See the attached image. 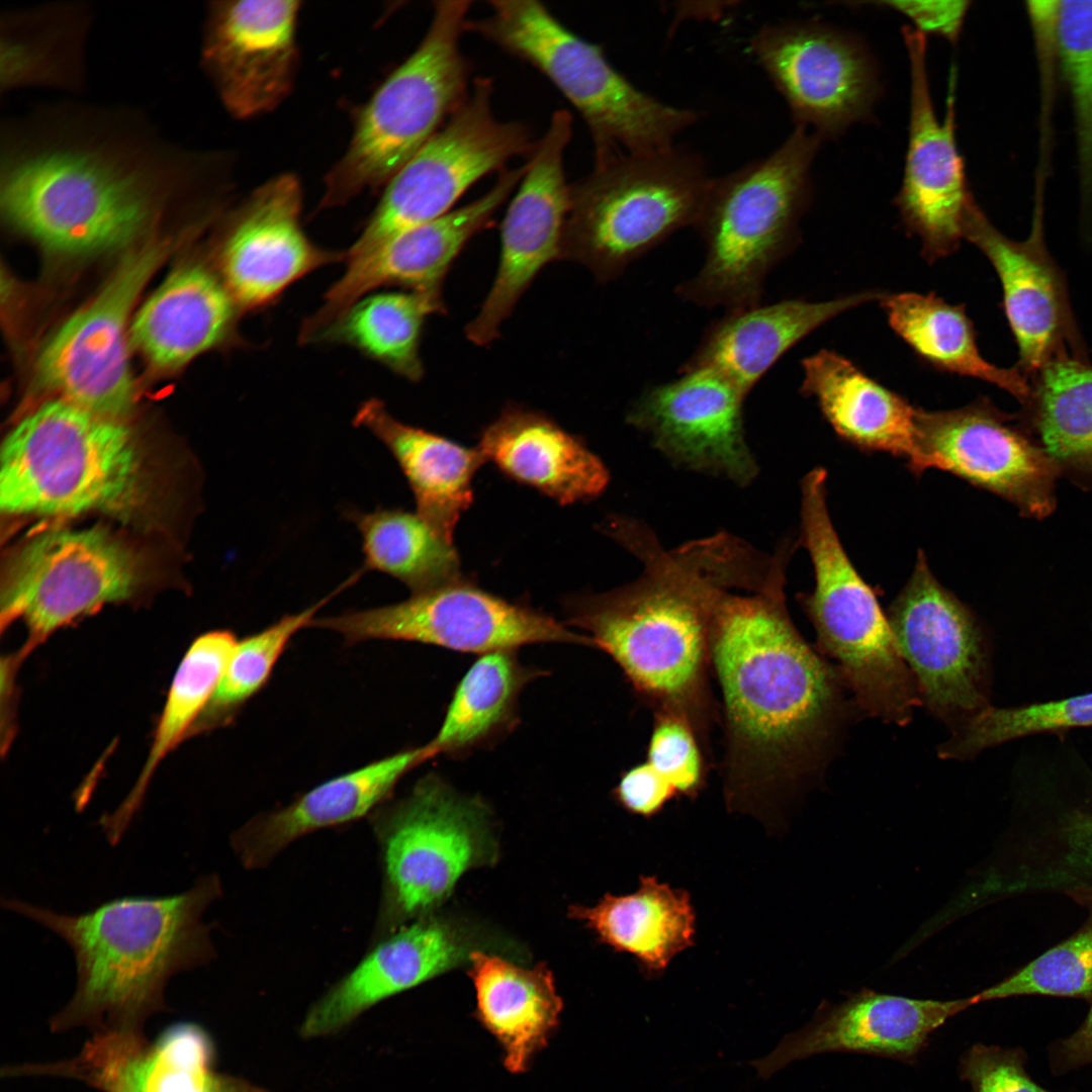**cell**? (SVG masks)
I'll return each mask as SVG.
<instances>
[{"mask_svg": "<svg viewBox=\"0 0 1092 1092\" xmlns=\"http://www.w3.org/2000/svg\"><path fill=\"white\" fill-rule=\"evenodd\" d=\"M1057 60L1070 93L1082 204L1092 206V1H1059Z\"/></svg>", "mask_w": 1092, "mask_h": 1092, "instance_id": "46", "label": "cell"}, {"mask_svg": "<svg viewBox=\"0 0 1092 1092\" xmlns=\"http://www.w3.org/2000/svg\"><path fill=\"white\" fill-rule=\"evenodd\" d=\"M541 674L524 665L517 650L479 655L456 686L442 724L429 741L435 755L461 757L509 734L519 720L522 691Z\"/></svg>", "mask_w": 1092, "mask_h": 1092, "instance_id": "40", "label": "cell"}, {"mask_svg": "<svg viewBox=\"0 0 1092 1092\" xmlns=\"http://www.w3.org/2000/svg\"><path fill=\"white\" fill-rule=\"evenodd\" d=\"M220 894L212 874L179 894L119 897L75 915L12 898H2L1 906L55 932L73 950L76 989L51 1018V1029L97 1032L143 1029L151 1015L167 1008L170 978L214 958L211 926L202 916Z\"/></svg>", "mask_w": 1092, "mask_h": 1092, "instance_id": "3", "label": "cell"}, {"mask_svg": "<svg viewBox=\"0 0 1092 1092\" xmlns=\"http://www.w3.org/2000/svg\"><path fill=\"white\" fill-rule=\"evenodd\" d=\"M1020 826L1008 871L991 882L1007 896L1061 893L1092 903V764L1057 755L1018 790Z\"/></svg>", "mask_w": 1092, "mask_h": 1092, "instance_id": "18", "label": "cell"}, {"mask_svg": "<svg viewBox=\"0 0 1092 1092\" xmlns=\"http://www.w3.org/2000/svg\"><path fill=\"white\" fill-rule=\"evenodd\" d=\"M145 582L139 554L101 528L54 529L10 560L1 587V631L25 623L18 665L53 633L103 605L131 600Z\"/></svg>", "mask_w": 1092, "mask_h": 1092, "instance_id": "11", "label": "cell"}, {"mask_svg": "<svg viewBox=\"0 0 1092 1092\" xmlns=\"http://www.w3.org/2000/svg\"><path fill=\"white\" fill-rule=\"evenodd\" d=\"M893 331L924 362L935 369L978 378L1028 402L1031 386L1018 368H1001L979 352L974 326L963 305L950 304L933 293L886 294L880 300Z\"/></svg>", "mask_w": 1092, "mask_h": 1092, "instance_id": "38", "label": "cell"}, {"mask_svg": "<svg viewBox=\"0 0 1092 1092\" xmlns=\"http://www.w3.org/2000/svg\"><path fill=\"white\" fill-rule=\"evenodd\" d=\"M569 916L601 943L633 957L646 980L661 978L679 953L695 945L697 914L690 893L656 876L641 875L632 893H608L590 907L572 906Z\"/></svg>", "mask_w": 1092, "mask_h": 1092, "instance_id": "36", "label": "cell"}, {"mask_svg": "<svg viewBox=\"0 0 1092 1092\" xmlns=\"http://www.w3.org/2000/svg\"><path fill=\"white\" fill-rule=\"evenodd\" d=\"M821 141L796 126L766 157L712 178L695 224L704 264L676 286L679 299L727 310L760 303L766 276L797 242Z\"/></svg>", "mask_w": 1092, "mask_h": 1092, "instance_id": "4", "label": "cell"}, {"mask_svg": "<svg viewBox=\"0 0 1092 1092\" xmlns=\"http://www.w3.org/2000/svg\"><path fill=\"white\" fill-rule=\"evenodd\" d=\"M603 528L641 562L642 573L568 600L567 625L613 659L640 703L685 718L713 759L711 733L720 724L711 680L714 608L726 589L757 587L767 555L727 532L668 550L640 520L614 517Z\"/></svg>", "mask_w": 1092, "mask_h": 1092, "instance_id": "2", "label": "cell"}, {"mask_svg": "<svg viewBox=\"0 0 1092 1092\" xmlns=\"http://www.w3.org/2000/svg\"><path fill=\"white\" fill-rule=\"evenodd\" d=\"M801 393L813 397L845 442L904 459L913 474L929 469L917 441V410L845 357L821 350L802 360Z\"/></svg>", "mask_w": 1092, "mask_h": 1092, "instance_id": "31", "label": "cell"}, {"mask_svg": "<svg viewBox=\"0 0 1092 1092\" xmlns=\"http://www.w3.org/2000/svg\"><path fill=\"white\" fill-rule=\"evenodd\" d=\"M445 309L440 296L374 291L354 302L313 343L348 346L396 375L419 381L424 375L420 348L426 320Z\"/></svg>", "mask_w": 1092, "mask_h": 1092, "instance_id": "41", "label": "cell"}, {"mask_svg": "<svg viewBox=\"0 0 1092 1092\" xmlns=\"http://www.w3.org/2000/svg\"><path fill=\"white\" fill-rule=\"evenodd\" d=\"M390 451L414 493L417 513L449 543L472 503V479L485 462L478 448L396 420L377 398L365 400L353 419Z\"/></svg>", "mask_w": 1092, "mask_h": 1092, "instance_id": "35", "label": "cell"}, {"mask_svg": "<svg viewBox=\"0 0 1092 1092\" xmlns=\"http://www.w3.org/2000/svg\"><path fill=\"white\" fill-rule=\"evenodd\" d=\"M612 794L622 809L645 819L655 817L677 799L671 786L646 760L623 770Z\"/></svg>", "mask_w": 1092, "mask_h": 1092, "instance_id": "50", "label": "cell"}, {"mask_svg": "<svg viewBox=\"0 0 1092 1092\" xmlns=\"http://www.w3.org/2000/svg\"><path fill=\"white\" fill-rule=\"evenodd\" d=\"M1027 1054L1021 1048L978 1043L961 1060V1077L973 1092H1052L1027 1073Z\"/></svg>", "mask_w": 1092, "mask_h": 1092, "instance_id": "49", "label": "cell"}, {"mask_svg": "<svg viewBox=\"0 0 1092 1092\" xmlns=\"http://www.w3.org/2000/svg\"><path fill=\"white\" fill-rule=\"evenodd\" d=\"M910 68V118L904 176L896 204L907 230L933 262L960 246L966 207L973 197L956 139V72L949 77L946 110L936 117L926 67V35L902 30Z\"/></svg>", "mask_w": 1092, "mask_h": 1092, "instance_id": "20", "label": "cell"}, {"mask_svg": "<svg viewBox=\"0 0 1092 1092\" xmlns=\"http://www.w3.org/2000/svg\"><path fill=\"white\" fill-rule=\"evenodd\" d=\"M1049 1055L1051 1069L1055 1075H1063L1092 1064V1004L1077 1030L1070 1036L1054 1042L1050 1046Z\"/></svg>", "mask_w": 1092, "mask_h": 1092, "instance_id": "52", "label": "cell"}, {"mask_svg": "<svg viewBox=\"0 0 1092 1092\" xmlns=\"http://www.w3.org/2000/svg\"><path fill=\"white\" fill-rule=\"evenodd\" d=\"M827 472L817 467L801 481L799 544L811 558L815 586L797 596L816 632V649L837 663L838 674L869 715L906 725L921 702L886 614L852 565L832 525Z\"/></svg>", "mask_w": 1092, "mask_h": 1092, "instance_id": "6", "label": "cell"}, {"mask_svg": "<svg viewBox=\"0 0 1092 1092\" xmlns=\"http://www.w3.org/2000/svg\"><path fill=\"white\" fill-rule=\"evenodd\" d=\"M916 429L929 469L992 491L1027 516L1052 512L1059 466L987 398L950 411L918 408Z\"/></svg>", "mask_w": 1092, "mask_h": 1092, "instance_id": "23", "label": "cell"}, {"mask_svg": "<svg viewBox=\"0 0 1092 1092\" xmlns=\"http://www.w3.org/2000/svg\"><path fill=\"white\" fill-rule=\"evenodd\" d=\"M475 1018L499 1043L506 1069L528 1070L559 1024L563 1003L551 971L524 968L480 950L469 954Z\"/></svg>", "mask_w": 1092, "mask_h": 1092, "instance_id": "37", "label": "cell"}, {"mask_svg": "<svg viewBox=\"0 0 1092 1092\" xmlns=\"http://www.w3.org/2000/svg\"><path fill=\"white\" fill-rule=\"evenodd\" d=\"M876 4L905 15L915 25V30L940 36L951 43L959 40L971 5L962 0L879 1Z\"/></svg>", "mask_w": 1092, "mask_h": 1092, "instance_id": "51", "label": "cell"}, {"mask_svg": "<svg viewBox=\"0 0 1092 1092\" xmlns=\"http://www.w3.org/2000/svg\"><path fill=\"white\" fill-rule=\"evenodd\" d=\"M358 578L359 575L355 573L311 607L285 615L266 629L237 643L211 699L189 736L225 726L233 721L243 706L266 684L291 638L300 629L310 626L320 609Z\"/></svg>", "mask_w": 1092, "mask_h": 1092, "instance_id": "44", "label": "cell"}, {"mask_svg": "<svg viewBox=\"0 0 1092 1092\" xmlns=\"http://www.w3.org/2000/svg\"><path fill=\"white\" fill-rule=\"evenodd\" d=\"M712 178L704 159L675 145L595 165L570 185L559 259L586 267L600 282L686 226H695Z\"/></svg>", "mask_w": 1092, "mask_h": 1092, "instance_id": "8", "label": "cell"}, {"mask_svg": "<svg viewBox=\"0 0 1092 1092\" xmlns=\"http://www.w3.org/2000/svg\"><path fill=\"white\" fill-rule=\"evenodd\" d=\"M887 617L919 697L936 717L954 728L989 706L983 631L936 579L923 551Z\"/></svg>", "mask_w": 1092, "mask_h": 1092, "instance_id": "17", "label": "cell"}, {"mask_svg": "<svg viewBox=\"0 0 1092 1092\" xmlns=\"http://www.w3.org/2000/svg\"><path fill=\"white\" fill-rule=\"evenodd\" d=\"M975 1004L974 996L940 1001L862 989L841 1003L821 1004L807 1025L785 1035L767 1056L748 1064L759 1078L768 1079L791 1063L827 1053L911 1063L932 1032Z\"/></svg>", "mask_w": 1092, "mask_h": 1092, "instance_id": "26", "label": "cell"}, {"mask_svg": "<svg viewBox=\"0 0 1092 1092\" xmlns=\"http://www.w3.org/2000/svg\"><path fill=\"white\" fill-rule=\"evenodd\" d=\"M170 243L147 244L124 257L98 293L72 314L38 354V383L62 399L121 418L134 399L127 337L129 316Z\"/></svg>", "mask_w": 1092, "mask_h": 1092, "instance_id": "14", "label": "cell"}, {"mask_svg": "<svg viewBox=\"0 0 1092 1092\" xmlns=\"http://www.w3.org/2000/svg\"><path fill=\"white\" fill-rule=\"evenodd\" d=\"M461 932L438 918L423 917L374 946L308 1010L305 1038L339 1031L361 1013L469 960Z\"/></svg>", "mask_w": 1092, "mask_h": 1092, "instance_id": "28", "label": "cell"}, {"mask_svg": "<svg viewBox=\"0 0 1092 1092\" xmlns=\"http://www.w3.org/2000/svg\"><path fill=\"white\" fill-rule=\"evenodd\" d=\"M490 14L468 20L479 34L546 76L584 120L595 165L626 155L662 152L699 120L689 108L666 104L617 71L603 49L562 24L536 0H490Z\"/></svg>", "mask_w": 1092, "mask_h": 1092, "instance_id": "5", "label": "cell"}, {"mask_svg": "<svg viewBox=\"0 0 1092 1092\" xmlns=\"http://www.w3.org/2000/svg\"><path fill=\"white\" fill-rule=\"evenodd\" d=\"M646 761L671 786L677 799L696 800L704 791L712 760L693 726L672 713H653Z\"/></svg>", "mask_w": 1092, "mask_h": 1092, "instance_id": "48", "label": "cell"}, {"mask_svg": "<svg viewBox=\"0 0 1092 1092\" xmlns=\"http://www.w3.org/2000/svg\"><path fill=\"white\" fill-rule=\"evenodd\" d=\"M299 10L294 0L222 1L211 8L203 60L234 116L267 113L289 95Z\"/></svg>", "mask_w": 1092, "mask_h": 1092, "instance_id": "25", "label": "cell"}, {"mask_svg": "<svg viewBox=\"0 0 1092 1092\" xmlns=\"http://www.w3.org/2000/svg\"><path fill=\"white\" fill-rule=\"evenodd\" d=\"M471 4L434 2L419 47L359 112L347 151L325 178L321 208L388 183L466 100L470 65L460 37Z\"/></svg>", "mask_w": 1092, "mask_h": 1092, "instance_id": "9", "label": "cell"}, {"mask_svg": "<svg viewBox=\"0 0 1092 1092\" xmlns=\"http://www.w3.org/2000/svg\"><path fill=\"white\" fill-rule=\"evenodd\" d=\"M679 373L645 388L627 412V423L675 466L751 484L759 467L745 437L747 395L712 369Z\"/></svg>", "mask_w": 1092, "mask_h": 1092, "instance_id": "19", "label": "cell"}, {"mask_svg": "<svg viewBox=\"0 0 1092 1092\" xmlns=\"http://www.w3.org/2000/svg\"><path fill=\"white\" fill-rule=\"evenodd\" d=\"M963 238L980 249L1000 279L1003 303L1019 351V367L1034 375L1069 342L1080 352L1060 269L1043 242L1041 208L1036 203L1028 239L1016 242L1002 235L975 201H969L962 223Z\"/></svg>", "mask_w": 1092, "mask_h": 1092, "instance_id": "27", "label": "cell"}, {"mask_svg": "<svg viewBox=\"0 0 1092 1092\" xmlns=\"http://www.w3.org/2000/svg\"><path fill=\"white\" fill-rule=\"evenodd\" d=\"M8 222L46 250L88 256L123 248L151 214L147 183L89 153L47 152L15 161L2 179Z\"/></svg>", "mask_w": 1092, "mask_h": 1092, "instance_id": "10", "label": "cell"}, {"mask_svg": "<svg viewBox=\"0 0 1092 1092\" xmlns=\"http://www.w3.org/2000/svg\"><path fill=\"white\" fill-rule=\"evenodd\" d=\"M215 1049L194 1022L168 1026L151 1042L143 1029L98 1035L86 1054V1082L102 1092H208Z\"/></svg>", "mask_w": 1092, "mask_h": 1092, "instance_id": "34", "label": "cell"}, {"mask_svg": "<svg viewBox=\"0 0 1092 1092\" xmlns=\"http://www.w3.org/2000/svg\"><path fill=\"white\" fill-rule=\"evenodd\" d=\"M310 626L337 632L348 644L401 640L479 655L536 643L592 647L586 635L551 616L462 578L393 605L313 619Z\"/></svg>", "mask_w": 1092, "mask_h": 1092, "instance_id": "15", "label": "cell"}, {"mask_svg": "<svg viewBox=\"0 0 1092 1092\" xmlns=\"http://www.w3.org/2000/svg\"><path fill=\"white\" fill-rule=\"evenodd\" d=\"M572 117L556 110L527 161V171L500 230L495 278L479 311L465 327L467 339L484 346L499 336L503 323L538 273L559 259L569 208L563 154L571 139Z\"/></svg>", "mask_w": 1092, "mask_h": 1092, "instance_id": "21", "label": "cell"}, {"mask_svg": "<svg viewBox=\"0 0 1092 1092\" xmlns=\"http://www.w3.org/2000/svg\"><path fill=\"white\" fill-rule=\"evenodd\" d=\"M1088 916L1068 938L1000 982L974 995L977 1004L1019 996L1079 998L1092 1002V903Z\"/></svg>", "mask_w": 1092, "mask_h": 1092, "instance_id": "47", "label": "cell"}, {"mask_svg": "<svg viewBox=\"0 0 1092 1092\" xmlns=\"http://www.w3.org/2000/svg\"><path fill=\"white\" fill-rule=\"evenodd\" d=\"M435 756L427 743L333 778L288 806L250 820L233 834V848L246 868L266 866L296 839L370 813L402 777Z\"/></svg>", "mask_w": 1092, "mask_h": 1092, "instance_id": "29", "label": "cell"}, {"mask_svg": "<svg viewBox=\"0 0 1092 1092\" xmlns=\"http://www.w3.org/2000/svg\"><path fill=\"white\" fill-rule=\"evenodd\" d=\"M242 311L221 277L202 264L172 272L140 307L130 339L156 368H179L236 340Z\"/></svg>", "mask_w": 1092, "mask_h": 1092, "instance_id": "32", "label": "cell"}, {"mask_svg": "<svg viewBox=\"0 0 1092 1092\" xmlns=\"http://www.w3.org/2000/svg\"><path fill=\"white\" fill-rule=\"evenodd\" d=\"M487 808L436 775L418 782L403 800L379 811L375 828L382 850V922L396 926L440 905L468 870L492 857Z\"/></svg>", "mask_w": 1092, "mask_h": 1092, "instance_id": "13", "label": "cell"}, {"mask_svg": "<svg viewBox=\"0 0 1092 1092\" xmlns=\"http://www.w3.org/2000/svg\"><path fill=\"white\" fill-rule=\"evenodd\" d=\"M885 293L862 291L828 301L801 298L727 310L711 323L679 371L707 368L746 395L790 349L838 314Z\"/></svg>", "mask_w": 1092, "mask_h": 1092, "instance_id": "30", "label": "cell"}, {"mask_svg": "<svg viewBox=\"0 0 1092 1092\" xmlns=\"http://www.w3.org/2000/svg\"><path fill=\"white\" fill-rule=\"evenodd\" d=\"M1033 376L1025 405L1043 450L1058 466L1092 470V367L1062 351Z\"/></svg>", "mask_w": 1092, "mask_h": 1092, "instance_id": "43", "label": "cell"}, {"mask_svg": "<svg viewBox=\"0 0 1092 1092\" xmlns=\"http://www.w3.org/2000/svg\"><path fill=\"white\" fill-rule=\"evenodd\" d=\"M492 81L478 78L460 107L388 181L383 195L350 247L347 260L360 257L392 237L450 212L476 181L519 156L532 155L537 142L527 125L493 114Z\"/></svg>", "mask_w": 1092, "mask_h": 1092, "instance_id": "12", "label": "cell"}, {"mask_svg": "<svg viewBox=\"0 0 1092 1092\" xmlns=\"http://www.w3.org/2000/svg\"><path fill=\"white\" fill-rule=\"evenodd\" d=\"M301 205L299 180L284 173L256 188L233 213L218 261L242 311L265 309L302 277L346 261V252L323 249L307 238Z\"/></svg>", "mask_w": 1092, "mask_h": 1092, "instance_id": "24", "label": "cell"}, {"mask_svg": "<svg viewBox=\"0 0 1092 1092\" xmlns=\"http://www.w3.org/2000/svg\"><path fill=\"white\" fill-rule=\"evenodd\" d=\"M478 450L508 476L568 505L606 489L603 461L541 413L511 404L482 432Z\"/></svg>", "mask_w": 1092, "mask_h": 1092, "instance_id": "33", "label": "cell"}, {"mask_svg": "<svg viewBox=\"0 0 1092 1092\" xmlns=\"http://www.w3.org/2000/svg\"><path fill=\"white\" fill-rule=\"evenodd\" d=\"M790 558L777 554L759 590H724L710 631L712 676L721 694L725 804L766 823L816 769L841 704L838 672L790 617Z\"/></svg>", "mask_w": 1092, "mask_h": 1092, "instance_id": "1", "label": "cell"}, {"mask_svg": "<svg viewBox=\"0 0 1092 1092\" xmlns=\"http://www.w3.org/2000/svg\"><path fill=\"white\" fill-rule=\"evenodd\" d=\"M526 171L527 163L505 168L492 187L474 201L346 261L345 272L326 291L322 305L302 322L299 339L311 342L354 302L378 288L394 286L443 297V283L453 262L475 235L492 223Z\"/></svg>", "mask_w": 1092, "mask_h": 1092, "instance_id": "22", "label": "cell"}, {"mask_svg": "<svg viewBox=\"0 0 1092 1092\" xmlns=\"http://www.w3.org/2000/svg\"><path fill=\"white\" fill-rule=\"evenodd\" d=\"M140 468L133 436L119 420L54 399L2 443L0 508L9 515L120 514L138 497Z\"/></svg>", "mask_w": 1092, "mask_h": 1092, "instance_id": "7", "label": "cell"}, {"mask_svg": "<svg viewBox=\"0 0 1092 1092\" xmlns=\"http://www.w3.org/2000/svg\"><path fill=\"white\" fill-rule=\"evenodd\" d=\"M358 529L363 570H377L424 593L458 580L460 560L453 543L439 536L416 512L399 509L345 511Z\"/></svg>", "mask_w": 1092, "mask_h": 1092, "instance_id": "42", "label": "cell"}, {"mask_svg": "<svg viewBox=\"0 0 1092 1092\" xmlns=\"http://www.w3.org/2000/svg\"><path fill=\"white\" fill-rule=\"evenodd\" d=\"M237 643L232 632L216 630L200 635L188 648L173 678L136 783L115 811L98 821L110 844L115 845L121 839L140 810L158 765L190 735L211 699Z\"/></svg>", "mask_w": 1092, "mask_h": 1092, "instance_id": "39", "label": "cell"}, {"mask_svg": "<svg viewBox=\"0 0 1092 1092\" xmlns=\"http://www.w3.org/2000/svg\"><path fill=\"white\" fill-rule=\"evenodd\" d=\"M1092 727V692L1012 707L987 706L956 728L938 748L946 759H968L985 749L1045 733Z\"/></svg>", "mask_w": 1092, "mask_h": 1092, "instance_id": "45", "label": "cell"}, {"mask_svg": "<svg viewBox=\"0 0 1092 1092\" xmlns=\"http://www.w3.org/2000/svg\"><path fill=\"white\" fill-rule=\"evenodd\" d=\"M750 51L797 127L823 140L872 116L879 73L856 36L817 21H783L762 26Z\"/></svg>", "mask_w": 1092, "mask_h": 1092, "instance_id": "16", "label": "cell"}]
</instances>
